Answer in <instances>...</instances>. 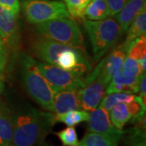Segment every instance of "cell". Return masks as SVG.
<instances>
[{
	"mask_svg": "<svg viewBox=\"0 0 146 146\" xmlns=\"http://www.w3.org/2000/svg\"><path fill=\"white\" fill-rule=\"evenodd\" d=\"M55 123L54 115L42 112L30 106L13 114L12 146H34L43 141L48 130Z\"/></svg>",
	"mask_w": 146,
	"mask_h": 146,
	"instance_id": "obj_1",
	"label": "cell"
},
{
	"mask_svg": "<svg viewBox=\"0 0 146 146\" xmlns=\"http://www.w3.org/2000/svg\"><path fill=\"white\" fill-rule=\"evenodd\" d=\"M20 74L21 82L26 92L43 109L52 102L55 93L43 77L31 56L22 54L20 58Z\"/></svg>",
	"mask_w": 146,
	"mask_h": 146,
	"instance_id": "obj_2",
	"label": "cell"
},
{
	"mask_svg": "<svg viewBox=\"0 0 146 146\" xmlns=\"http://www.w3.org/2000/svg\"><path fill=\"white\" fill-rule=\"evenodd\" d=\"M84 28L89 36L94 59L96 62L115 46L123 35L117 21L112 17L102 21L85 20Z\"/></svg>",
	"mask_w": 146,
	"mask_h": 146,
	"instance_id": "obj_3",
	"label": "cell"
},
{
	"mask_svg": "<svg viewBox=\"0 0 146 146\" xmlns=\"http://www.w3.org/2000/svg\"><path fill=\"white\" fill-rule=\"evenodd\" d=\"M41 35L64 44L86 55V48L80 28L71 18H59L36 25Z\"/></svg>",
	"mask_w": 146,
	"mask_h": 146,
	"instance_id": "obj_4",
	"label": "cell"
},
{
	"mask_svg": "<svg viewBox=\"0 0 146 146\" xmlns=\"http://www.w3.org/2000/svg\"><path fill=\"white\" fill-rule=\"evenodd\" d=\"M23 14L31 24L39 25L59 18H71L66 6L56 0H21Z\"/></svg>",
	"mask_w": 146,
	"mask_h": 146,
	"instance_id": "obj_5",
	"label": "cell"
},
{
	"mask_svg": "<svg viewBox=\"0 0 146 146\" xmlns=\"http://www.w3.org/2000/svg\"><path fill=\"white\" fill-rule=\"evenodd\" d=\"M36 65L55 94L63 90L83 89L85 86V78L82 74L66 71L43 62H36Z\"/></svg>",
	"mask_w": 146,
	"mask_h": 146,
	"instance_id": "obj_6",
	"label": "cell"
},
{
	"mask_svg": "<svg viewBox=\"0 0 146 146\" xmlns=\"http://www.w3.org/2000/svg\"><path fill=\"white\" fill-rule=\"evenodd\" d=\"M126 56L127 50L121 44L98 64L89 76H98L105 84L108 85L111 79L122 71Z\"/></svg>",
	"mask_w": 146,
	"mask_h": 146,
	"instance_id": "obj_7",
	"label": "cell"
},
{
	"mask_svg": "<svg viewBox=\"0 0 146 146\" xmlns=\"http://www.w3.org/2000/svg\"><path fill=\"white\" fill-rule=\"evenodd\" d=\"M145 110L146 105L140 96L136 95L135 100L131 102H121L114 106L109 111L110 119L117 129L123 130L130 120L145 114Z\"/></svg>",
	"mask_w": 146,
	"mask_h": 146,
	"instance_id": "obj_8",
	"label": "cell"
},
{
	"mask_svg": "<svg viewBox=\"0 0 146 146\" xmlns=\"http://www.w3.org/2000/svg\"><path fill=\"white\" fill-rule=\"evenodd\" d=\"M106 86L99 77L88 76L85 78V86L80 93V109L86 111L96 109L105 96Z\"/></svg>",
	"mask_w": 146,
	"mask_h": 146,
	"instance_id": "obj_9",
	"label": "cell"
},
{
	"mask_svg": "<svg viewBox=\"0 0 146 146\" xmlns=\"http://www.w3.org/2000/svg\"><path fill=\"white\" fill-rule=\"evenodd\" d=\"M68 47L70 46L41 36L33 42L31 50L33 55L42 62L56 66L59 53L68 49Z\"/></svg>",
	"mask_w": 146,
	"mask_h": 146,
	"instance_id": "obj_10",
	"label": "cell"
},
{
	"mask_svg": "<svg viewBox=\"0 0 146 146\" xmlns=\"http://www.w3.org/2000/svg\"><path fill=\"white\" fill-rule=\"evenodd\" d=\"M88 130L90 132L106 134L122 138L124 131L119 130L112 124L110 119L109 112L102 107H97L89 113L88 119Z\"/></svg>",
	"mask_w": 146,
	"mask_h": 146,
	"instance_id": "obj_11",
	"label": "cell"
},
{
	"mask_svg": "<svg viewBox=\"0 0 146 146\" xmlns=\"http://www.w3.org/2000/svg\"><path fill=\"white\" fill-rule=\"evenodd\" d=\"M85 56L86 55L78 50L68 47L59 53L57 58L56 67L83 75L91 68V65Z\"/></svg>",
	"mask_w": 146,
	"mask_h": 146,
	"instance_id": "obj_12",
	"label": "cell"
},
{
	"mask_svg": "<svg viewBox=\"0 0 146 146\" xmlns=\"http://www.w3.org/2000/svg\"><path fill=\"white\" fill-rule=\"evenodd\" d=\"M80 89H69L58 92L54 94L52 102L45 110L55 115L64 114L73 110H80Z\"/></svg>",
	"mask_w": 146,
	"mask_h": 146,
	"instance_id": "obj_13",
	"label": "cell"
},
{
	"mask_svg": "<svg viewBox=\"0 0 146 146\" xmlns=\"http://www.w3.org/2000/svg\"><path fill=\"white\" fill-rule=\"evenodd\" d=\"M0 36L11 46H16L20 42V28L17 16L0 6Z\"/></svg>",
	"mask_w": 146,
	"mask_h": 146,
	"instance_id": "obj_14",
	"label": "cell"
},
{
	"mask_svg": "<svg viewBox=\"0 0 146 146\" xmlns=\"http://www.w3.org/2000/svg\"><path fill=\"white\" fill-rule=\"evenodd\" d=\"M140 77L120 71L110 81L106 89V94L124 93L135 94L139 92Z\"/></svg>",
	"mask_w": 146,
	"mask_h": 146,
	"instance_id": "obj_15",
	"label": "cell"
},
{
	"mask_svg": "<svg viewBox=\"0 0 146 146\" xmlns=\"http://www.w3.org/2000/svg\"><path fill=\"white\" fill-rule=\"evenodd\" d=\"M146 9V0H128L123 8L115 15L122 34L127 31L128 28L134 19Z\"/></svg>",
	"mask_w": 146,
	"mask_h": 146,
	"instance_id": "obj_16",
	"label": "cell"
},
{
	"mask_svg": "<svg viewBox=\"0 0 146 146\" xmlns=\"http://www.w3.org/2000/svg\"><path fill=\"white\" fill-rule=\"evenodd\" d=\"M13 113L0 102V146H10L13 136Z\"/></svg>",
	"mask_w": 146,
	"mask_h": 146,
	"instance_id": "obj_17",
	"label": "cell"
},
{
	"mask_svg": "<svg viewBox=\"0 0 146 146\" xmlns=\"http://www.w3.org/2000/svg\"><path fill=\"white\" fill-rule=\"evenodd\" d=\"M112 16L106 0H91L84 11L89 21H102Z\"/></svg>",
	"mask_w": 146,
	"mask_h": 146,
	"instance_id": "obj_18",
	"label": "cell"
},
{
	"mask_svg": "<svg viewBox=\"0 0 146 146\" xmlns=\"http://www.w3.org/2000/svg\"><path fill=\"white\" fill-rule=\"evenodd\" d=\"M127 36L124 42L122 44L126 50L131 42L137 38L145 36L146 33V9L142 11L141 13L131 22L127 31Z\"/></svg>",
	"mask_w": 146,
	"mask_h": 146,
	"instance_id": "obj_19",
	"label": "cell"
},
{
	"mask_svg": "<svg viewBox=\"0 0 146 146\" xmlns=\"http://www.w3.org/2000/svg\"><path fill=\"white\" fill-rule=\"evenodd\" d=\"M120 139L117 136L89 131L79 141L78 146H117Z\"/></svg>",
	"mask_w": 146,
	"mask_h": 146,
	"instance_id": "obj_20",
	"label": "cell"
},
{
	"mask_svg": "<svg viewBox=\"0 0 146 146\" xmlns=\"http://www.w3.org/2000/svg\"><path fill=\"white\" fill-rule=\"evenodd\" d=\"M127 56L135 58L143 73L146 71V36L131 42L127 48Z\"/></svg>",
	"mask_w": 146,
	"mask_h": 146,
	"instance_id": "obj_21",
	"label": "cell"
},
{
	"mask_svg": "<svg viewBox=\"0 0 146 146\" xmlns=\"http://www.w3.org/2000/svg\"><path fill=\"white\" fill-rule=\"evenodd\" d=\"M89 112L84 110H73L64 114L54 115V121L61 122L68 127H74L89 119Z\"/></svg>",
	"mask_w": 146,
	"mask_h": 146,
	"instance_id": "obj_22",
	"label": "cell"
},
{
	"mask_svg": "<svg viewBox=\"0 0 146 146\" xmlns=\"http://www.w3.org/2000/svg\"><path fill=\"white\" fill-rule=\"evenodd\" d=\"M136 95L124 93H114L109 94L103 97L100 103V107L103 108L109 112L110 109L118 103L121 102H131L134 101Z\"/></svg>",
	"mask_w": 146,
	"mask_h": 146,
	"instance_id": "obj_23",
	"label": "cell"
},
{
	"mask_svg": "<svg viewBox=\"0 0 146 146\" xmlns=\"http://www.w3.org/2000/svg\"><path fill=\"white\" fill-rule=\"evenodd\" d=\"M90 1L91 0H64L69 15L76 19L84 17V11Z\"/></svg>",
	"mask_w": 146,
	"mask_h": 146,
	"instance_id": "obj_24",
	"label": "cell"
},
{
	"mask_svg": "<svg viewBox=\"0 0 146 146\" xmlns=\"http://www.w3.org/2000/svg\"><path fill=\"white\" fill-rule=\"evenodd\" d=\"M55 134L63 143V146H78V136L74 127H68Z\"/></svg>",
	"mask_w": 146,
	"mask_h": 146,
	"instance_id": "obj_25",
	"label": "cell"
},
{
	"mask_svg": "<svg viewBox=\"0 0 146 146\" xmlns=\"http://www.w3.org/2000/svg\"><path fill=\"white\" fill-rule=\"evenodd\" d=\"M122 70L126 72L129 73V74H131L133 76H138V77H140L143 74L138 62L135 58H131L129 56H126L123 64Z\"/></svg>",
	"mask_w": 146,
	"mask_h": 146,
	"instance_id": "obj_26",
	"label": "cell"
},
{
	"mask_svg": "<svg viewBox=\"0 0 146 146\" xmlns=\"http://www.w3.org/2000/svg\"><path fill=\"white\" fill-rule=\"evenodd\" d=\"M0 6L9 11L15 16H18L21 10L20 0H0Z\"/></svg>",
	"mask_w": 146,
	"mask_h": 146,
	"instance_id": "obj_27",
	"label": "cell"
},
{
	"mask_svg": "<svg viewBox=\"0 0 146 146\" xmlns=\"http://www.w3.org/2000/svg\"><path fill=\"white\" fill-rule=\"evenodd\" d=\"M127 1L128 0H106L112 16L116 15L127 3Z\"/></svg>",
	"mask_w": 146,
	"mask_h": 146,
	"instance_id": "obj_28",
	"label": "cell"
},
{
	"mask_svg": "<svg viewBox=\"0 0 146 146\" xmlns=\"http://www.w3.org/2000/svg\"><path fill=\"white\" fill-rule=\"evenodd\" d=\"M5 45V42L0 36V72H3L7 63V51Z\"/></svg>",
	"mask_w": 146,
	"mask_h": 146,
	"instance_id": "obj_29",
	"label": "cell"
},
{
	"mask_svg": "<svg viewBox=\"0 0 146 146\" xmlns=\"http://www.w3.org/2000/svg\"><path fill=\"white\" fill-rule=\"evenodd\" d=\"M140 98L143 102L146 105V75L143 73L140 76V84H139V92Z\"/></svg>",
	"mask_w": 146,
	"mask_h": 146,
	"instance_id": "obj_30",
	"label": "cell"
},
{
	"mask_svg": "<svg viewBox=\"0 0 146 146\" xmlns=\"http://www.w3.org/2000/svg\"><path fill=\"white\" fill-rule=\"evenodd\" d=\"M130 146H146L145 138L142 139H136L129 141Z\"/></svg>",
	"mask_w": 146,
	"mask_h": 146,
	"instance_id": "obj_31",
	"label": "cell"
},
{
	"mask_svg": "<svg viewBox=\"0 0 146 146\" xmlns=\"http://www.w3.org/2000/svg\"><path fill=\"white\" fill-rule=\"evenodd\" d=\"M3 89H4V79L2 72H0V94L3 92Z\"/></svg>",
	"mask_w": 146,
	"mask_h": 146,
	"instance_id": "obj_32",
	"label": "cell"
},
{
	"mask_svg": "<svg viewBox=\"0 0 146 146\" xmlns=\"http://www.w3.org/2000/svg\"><path fill=\"white\" fill-rule=\"evenodd\" d=\"M38 146H52L51 145H50V144H48L46 142H44V141H42L41 143H39L38 144Z\"/></svg>",
	"mask_w": 146,
	"mask_h": 146,
	"instance_id": "obj_33",
	"label": "cell"
},
{
	"mask_svg": "<svg viewBox=\"0 0 146 146\" xmlns=\"http://www.w3.org/2000/svg\"><path fill=\"white\" fill-rule=\"evenodd\" d=\"M10 146H12V145H10Z\"/></svg>",
	"mask_w": 146,
	"mask_h": 146,
	"instance_id": "obj_34",
	"label": "cell"
}]
</instances>
